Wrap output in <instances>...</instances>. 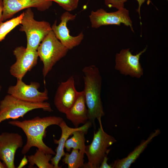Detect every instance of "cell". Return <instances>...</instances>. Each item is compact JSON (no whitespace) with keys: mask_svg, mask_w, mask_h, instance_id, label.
Here are the masks:
<instances>
[{"mask_svg":"<svg viewBox=\"0 0 168 168\" xmlns=\"http://www.w3.org/2000/svg\"><path fill=\"white\" fill-rule=\"evenodd\" d=\"M63 119L59 116H49L43 117L36 116L22 121L13 120L8 123L21 128L26 136V142L21 151L23 155L26 154L30 149L35 147L44 153L55 155L56 153L44 142L43 138L45 134V130L52 125H57L61 123Z\"/></svg>","mask_w":168,"mask_h":168,"instance_id":"cell-1","label":"cell"},{"mask_svg":"<svg viewBox=\"0 0 168 168\" xmlns=\"http://www.w3.org/2000/svg\"><path fill=\"white\" fill-rule=\"evenodd\" d=\"M82 72L88 119L95 128L96 119L98 120L105 115L100 97L102 77L99 69L94 65L85 66Z\"/></svg>","mask_w":168,"mask_h":168,"instance_id":"cell-2","label":"cell"},{"mask_svg":"<svg viewBox=\"0 0 168 168\" xmlns=\"http://www.w3.org/2000/svg\"><path fill=\"white\" fill-rule=\"evenodd\" d=\"M98 120L99 127L96 132H94L91 143L86 146L85 154L88 161L84 164L83 168H99L104 157L110 150L108 148L117 141L113 137L104 131L101 118Z\"/></svg>","mask_w":168,"mask_h":168,"instance_id":"cell-3","label":"cell"},{"mask_svg":"<svg viewBox=\"0 0 168 168\" xmlns=\"http://www.w3.org/2000/svg\"><path fill=\"white\" fill-rule=\"evenodd\" d=\"M41 109L44 111H53L47 102H31L25 101L7 94L0 101V123L8 119L23 118L33 110Z\"/></svg>","mask_w":168,"mask_h":168,"instance_id":"cell-4","label":"cell"},{"mask_svg":"<svg viewBox=\"0 0 168 168\" xmlns=\"http://www.w3.org/2000/svg\"><path fill=\"white\" fill-rule=\"evenodd\" d=\"M68 50L58 39L52 30L47 34L37 50L38 57L43 63L44 77L56 63L66 55Z\"/></svg>","mask_w":168,"mask_h":168,"instance_id":"cell-5","label":"cell"},{"mask_svg":"<svg viewBox=\"0 0 168 168\" xmlns=\"http://www.w3.org/2000/svg\"><path fill=\"white\" fill-rule=\"evenodd\" d=\"M24 12L19 30L26 34V49L37 50L40 42L52 30L51 26L47 21L35 20L34 13L30 8L26 9Z\"/></svg>","mask_w":168,"mask_h":168,"instance_id":"cell-6","label":"cell"},{"mask_svg":"<svg viewBox=\"0 0 168 168\" xmlns=\"http://www.w3.org/2000/svg\"><path fill=\"white\" fill-rule=\"evenodd\" d=\"M117 8V11L110 12H107L102 8L96 11H92L89 16L91 27L97 28L102 26L112 25L119 26L122 23L129 26L133 31L132 23L128 11L124 6L119 7Z\"/></svg>","mask_w":168,"mask_h":168,"instance_id":"cell-7","label":"cell"},{"mask_svg":"<svg viewBox=\"0 0 168 168\" xmlns=\"http://www.w3.org/2000/svg\"><path fill=\"white\" fill-rule=\"evenodd\" d=\"M147 49L146 47L136 55L133 54L129 48L122 49L115 55V69L122 74L140 78L143 75V71L140 63V58Z\"/></svg>","mask_w":168,"mask_h":168,"instance_id":"cell-8","label":"cell"},{"mask_svg":"<svg viewBox=\"0 0 168 168\" xmlns=\"http://www.w3.org/2000/svg\"><path fill=\"white\" fill-rule=\"evenodd\" d=\"M13 54L16 61L10 67V73L17 79H22L26 73L37 64V52L27 50L26 48L20 46L15 49Z\"/></svg>","mask_w":168,"mask_h":168,"instance_id":"cell-9","label":"cell"},{"mask_svg":"<svg viewBox=\"0 0 168 168\" xmlns=\"http://www.w3.org/2000/svg\"><path fill=\"white\" fill-rule=\"evenodd\" d=\"M40 84L32 82L28 85L22 79H17L16 84L10 86L7 90L8 94L21 100L31 102H42L49 99L48 91L45 88L43 92L38 90Z\"/></svg>","mask_w":168,"mask_h":168,"instance_id":"cell-10","label":"cell"},{"mask_svg":"<svg viewBox=\"0 0 168 168\" xmlns=\"http://www.w3.org/2000/svg\"><path fill=\"white\" fill-rule=\"evenodd\" d=\"M23 145L22 137L18 133L3 132L0 134V159L7 168H16L15 153Z\"/></svg>","mask_w":168,"mask_h":168,"instance_id":"cell-11","label":"cell"},{"mask_svg":"<svg viewBox=\"0 0 168 168\" xmlns=\"http://www.w3.org/2000/svg\"><path fill=\"white\" fill-rule=\"evenodd\" d=\"M76 17L75 15L67 11L61 16V22L58 25H57L56 21L51 26L52 30L56 38L68 50L78 45L84 38V35L82 32L75 36L70 34L67 23L69 21L74 20Z\"/></svg>","mask_w":168,"mask_h":168,"instance_id":"cell-12","label":"cell"},{"mask_svg":"<svg viewBox=\"0 0 168 168\" xmlns=\"http://www.w3.org/2000/svg\"><path fill=\"white\" fill-rule=\"evenodd\" d=\"M73 76L66 81L62 82L56 90L54 98V104L60 113L65 114L76 100L78 91L76 90Z\"/></svg>","mask_w":168,"mask_h":168,"instance_id":"cell-13","label":"cell"},{"mask_svg":"<svg viewBox=\"0 0 168 168\" xmlns=\"http://www.w3.org/2000/svg\"><path fill=\"white\" fill-rule=\"evenodd\" d=\"M2 21L12 17L16 13L25 9L35 7L44 11L52 5L50 0H3Z\"/></svg>","mask_w":168,"mask_h":168,"instance_id":"cell-14","label":"cell"},{"mask_svg":"<svg viewBox=\"0 0 168 168\" xmlns=\"http://www.w3.org/2000/svg\"><path fill=\"white\" fill-rule=\"evenodd\" d=\"M92 125L90 121H87L84 125L79 127L72 128L68 126L64 120L58 125L61 128V134L58 140L54 139V143L58 144V146L55 149L56 153L55 156L52 157L50 160L51 163L54 166V168H60L62 166H58L59 162L61 158L65 154L64 151V144L66 140L69 136L75 131L78 130H82L87 133L89 128Z\"/></svg>","mask_w":168,"mask_h":168,"instance_id":"cell-15","label":"cell"},{"mask_svg":"<svg viewBox=\"0 0 168 168\" xmlns=\"http://www.w3.org/2000/svg\"><path fill=\"white\" fill-rule=\"evenodd\" d=\"M86 107L83 91L78 92L75 102L65 113L66 118L75 128L85 124L88 119Z\"/></svg>","mask_w":168,"mask_h":168,"instance_id":"cell-16","label":"cell"},{"mask_svg":"<svg viewBox=\"0 0 168 168\" xmlns=\"http://www.w3.org/2000/svg\"><path fill=\"white\" fill-rule=\"evenodd\" d=\"M161 133L159 129L152 132L146 140H143L132 152L126 157L117 159L110 164L112 168H129L139 156L153 138Z\"/></svg>","mask_w":168,"mask_h":168,"instance_id":"cell-17","label":"cell"},{"mask_svg":"<svg viewBox=\"0 0 168 168\" xmlns=\"http://www.w3.org/2000/svg\"><path fill=\"white\" fill-rule=\"evenodd\" d=\"M87 133L82 130H78L73 132L72 137L66 141L64 148L67 152H70L72 148L79 150L85 154L86 146L85 135Z\"/></svg>","mask_w":168,"mask_h":168,"instance_id":"cell-18","label":"cell"},{"mask_svg":"<svg viewBox=\"0 0 168 168\" xmlns=\"http://www.w3.org/2000/svg\"><path fill=\"white\" fill-rule=\"evenodd\" d=\"M52 157V155L46 153L38 149L34 154L27 157L30 166L35 165L39 168H54V166L49 162Z\"/></svg>","mask_w":168,"mask_h":168,"instance_id":"cell-19","label":"cell"},{"mask_svg":"<svg viewBox=\"0 0 168 168\" xmlns=\"http://www.w3.org/2000/svg\"><path fill=\"white\" fill-rule=\"evenodd\" d=\"M84 154L78 149H72L70 154L65 153L62 161L68 165V168H83Z\"/></svg>","mask_w":168,"mask_h":168,"instance_id":"cell-20","label":"cell"},{"mask_svg":"<svg viewBox=\"0 0 168 168\" xmlns=\"http://www.w3.org/2000/svg\"><path fill=\"white\" fill-rule=\"evenodd\" d=\"M24 12L16 17L0 24V42L4 39L7 35L15 27L20 25Z\"/></svg>","mask_w":168,"mask_h":168,"instance_id":"cell-21","label":"cell"},{"mask_svg":"<svg viewBox=\"0 0 168 168\" xmlns=\"http://www.w3.org/2000/svg\"><path fill=\"white\" fill-rule=\"evenodd\" d=\"M127 0H105V4L109 7H114L117 8L120 6H124V3ZM138 3V7L137 12L139 15L140 18L141 19L140 14V7L142 4L146 0L147 1V4L148 5L150 1L149 0H136Z\"/></svg>","mask_w":168,"mask_h":168,"instance_id":"cell-22","label":"cell"},{"mask_svg":"<svg viewBox=\"0 0 168 168\" xmlns=\"http://www.w3.org/2000/svg\"><path fill=\"white\" fill-rule=\"evenodd\" d=\"M57 3L66 10L73 11L77 7L79 0H50Z\"/></svg>","mask_w":168,"mask_h":168,"instance_id":"cell-23","label":"cell"},{"mask_svg":"<svg viewBox=\"0 0 168 168\" xmlns=\"http://www.w3.org/2000/svg\"><path fill=\"white\" fill-rule=\"evenodd\" d=\"M107 155H106L104 157L99 168H112L111 166L109 165L107 163L108 160Z\"/></svg>","mask_w":168,"mask_h":168,"instance_id":"cell-24","label":"cell"},{"mask_svg":"<svg viewBox=\"0 0 168 168\" xmlns=\"http://www.w3.org/2000/svg\"><path fill=\"white\" fill-rule=\"evenodd\" d=\"M28 160L27 158L26 155H24V157L22 159L19 165L18 166L17 168H22L26 165L28 162Z\"/></svg>","mask_w":168,"mask_h":168,"instance_id":"cell-25","label":"cell"},{"mask_svg":"<svg viewBox=\"0 0 168 168\" xmlns=\"http://www.w3.org/2000/svg\"><path fill=\"white\" fill-rule=\"evenodd\" d=\"M3 9V0H0V24L2 22V13Z\"/></svg>","mask_w":168,"mask_h":168,"instance_id":"cell-26","label":"cell"},{"mask_svg":"<svg viewBox=\"0 0 168 168\" xmlns=\"http://www.w3.org/2000/svg\"><path fill=\"white\" fill-rule=\"evenodd\" d=\"M0 168H7L5 165L2 162H1L0 159Z\"/></svg>","mask_w":168,"mask_h":168,"instance_id":"cell-27","label":"cell"},{"mask_svg":"<svg viewBox=\"0 0 168 168\" xmlns=\"http://www.w3.org/2000/svg\"><path fill=\"white\" fill-rule=\"evenodd\" d=\"M2 89V86L0 85V91Z\"/></svg>","mask_w":168,"mask_h":168,"instance_id":"cell-28","label":"cell"}]
</instances>
